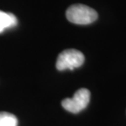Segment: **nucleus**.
<instances>
[{
	"instance_id": "nucleus-3",
	"label": "nucleus",
	"mask_w": 126,
	"mask_h": 126,
	"mask_svg": "<svg viewBox=\"0 0 126 126\" xmlns=\"http://www.w3.org/2000/svg\"><path fill=\"white\" fill-rule=\"evenodd\" d=\"M90 100V92L86 88H80L71 98H65L62 101V106L71 113H79L83 111Z\"/></svg>"
},
{
	"instance_id": "nucleus-5",
	"label": "nucleus",
	"mask_w": 126,
	"mask_h": 126,
	"mask_svg": "<svg viewBox=\"0 0 126 126\" xmlns=\"http://www.w3.org/2000/svg\"><path fill=\"white\" fill-rule=\"evenodd\" d=\"M18 120L14 115L9 112H0V126H17Z\"/></svg>"
},
{
	"instance_id": "nucleus-2",
	"label": "nucleus",
	"mask_w": 126,
	"mask_h": 126,
	"mask_svg": "<svg viewBox=\"0 0 126 126\" xmlns=\"http://www.w3.org/2000/svg\"><path fill=\"white\" fill-rule=\"evenodd\" d=\"M85 61V57L81 52L76 49H67L58 56L56 68L59 71L73 70L78 68Z\"/></svg>"
},
{
	"instance_id": "nucleus-1",
	"label": "nucleus",
	"mask_w": 126,
	"mask_h": 126,
	"mask_svg": "<svg viewBox=\"0 0 126 126\" xmlns=\"http://www.w3.org/2000/svg\"><path fill=\"white\" fill-rule=\"evenodd\" d=\"M66 17L70 22L77 25H89L98 18L95 10L83 4H74L66 11Z\"/></svg>"
},
{
	"instance_id": "nucleus-4",
	"label": "nucleus",
	"mask_w": 126,
	"mask_h": 126,
	"mask_svg": "<svg viewBox=\"0 0 126 126\" xmlns=\"http://www.w3.org/2000/svg\"><path fill=\"white\" fill-rule=\"evenodd\" d=\"M17 25V19L12 13L0 11V34L5 29L14 27Z\"/></svg>"
}]
</instances>
